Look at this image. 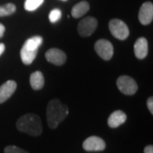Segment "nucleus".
<instances>
[{
  "label": "nucleus",
  "instance_id": "obj_14",
  "mask_svg": "<svg viewBox=\"0 0 153 153\" xmlns=\"http://www.w3.org/2000/svg\"><path fill=\"white\" fill-rule=\"evenodd\" d=\"M30 84L34 90H39L43 88L44 85V74L41 71H34L30 76Z\"/></svg>",
  "mask_w": 153,
  "mask_h": 153
},
{
  "label": "nucleus",
  "instance_id": "obj_16",
  "mask_svg": "<svg viewBox=\"0 0 153 153\" xmlns=\"http://www.w3.org/2000/svg\"><path fill=\"white\" fill-rule=\"evenodd\" d=\"M16 11V6L12 3H8L4 5L0 6V17L11 16Z\"/></svg>",
  "mask_w": 153,
  "mask_h": 153
},
{
  "label": "nucleus",
  "instance_id": "obj_17",
  "mask_svg": "<svg viewBox=\"0 0 153 153\" xmlns=\"http://www.w3.org/2000/svg\"><path fill=\"white\" fill-rule=\"evenodd\" d=\"M44 0H26L24 8L27 11H34L43 4Z\"/></svg>",
  "mask_w": 153,
  "mask_h": 153
},
{
  "label": "nucleus",
  "instance_id": "obj_22",
  "mask_svg": "<svg viewBox=\"0 0 153 153\" xmlns=\"http://www.w3.org/2000/svg\"><path fill=\"white\" fill-rule=\"evenodd\" d=\"M4 32H5V27L2 23H0V38L4 36Z\"/></svg>",
  "mask_w": 153,
  "mask_h": 153
},
{
  "label": "nucleus",
  "instance_id": "obj_10",
  "mask_svg": "<svg viewBox=\"0 0 153 153\" xmlns=\"http://www.w3.org/2000/svg\"><path fill=\"white\" fill-rule=\"evenodd\" d=\"M153 20V4L152 2H146L139 10V21L142 25H149Z\"/></svg>",
  "mask_w": 153,
  "mask_h": 153
},
{
  "label": "nucleus",
  "instance_id": "obj_3",
  "mask_svg": "<svg viewBox=\"0 0 153 153\" xmlns=\"http://www.w3.org/2000/svg\"><path fill=\"white\" fill-rule=\"evenodd\" d=\"M43 44V38L41 36H34L28 38L22 46L20 55L22 62L25 65H30L36 59L38 49Z\"/></svg>",
  "mask_w": 153,
  "mask_h": 153
},
{
  "label": "nucleus",
  "instance_id": "obj_12",
  "mask_svg": "<svg viewBox=\"0 0 153 153\" xmlns=\"http://www.w3.org/2000/svg\"><path fill=\"white\" fill-rule=\"evenodd\" d=\"M134 52L136 58L143 60L148 54V42L146 38H140L137 39L134 45Z\"/></svg>",
  "mask_w": 153,
  "mask_h": 153
},
{
  "label": "nucleus",
  "instance_id": "obj_7",
  "mask_svg": "<svg viewBox=\"0 0 153 153\" xmlns=\"http://www.w3.org/2000/svg\"><path fill=\"white\" fill-rule=\"evenodd\" d=\"M94 50L97 55L104 60H110L114 53L113 45L106 39H100L94 44Z\"/></svg>",
  "mask_w": 153,
  "mask_h": 153
},
{
  "label": "nucleus",
  "instance_id": "obj_2",
  "mask_svg": "<svg viewBox=\"0 0 153 153\" xmlns=\"http://www.w3.org/2000/svg\"><path fill=\"white\" fill-rule=\"evenodd\" d=\"M19 131L26 133L32 136H39L43 132V126L40 117L34 113H27L22 116L16 122Z\"/></svg>",
  "mask_w": 153,
  "mask_h": 153
},
{
  "label": "nucleus",
  "instance_id": "obj_21",
  "mask_svg": "<svg viewBox=\"0 0 153 153\" xmlns=\"http://www.w3.org/2000/svg\"><path fill=\"white\" fill-rule=\"evenodd\" d=\"M144 153H153V146L152 145L146 146L144 150Z\"/></svg>",
  "mask_w": 153,
  "mask_h": 153
},
{
  "label": "nucleus",
  "instance_id": "obj_19",
  "mask_svg": "<svg viewBox=\"0 0 153 153\" xmlns=\"http://www.w3.org/2000/svg\"><path fill=\"white\" fill-rule=\"evenodd\" d=\"M4 153H29L27 151L16 146H8L4 148Z\"/></svg>",
  "mask_w": 153,
  "mask_h": 153
},
{
  "label": "nucleus",
  "instance_id": "obj_5",
  "mask_svg": "<svg viewBox=\"0 0 153 153\" xmlns=\"http://www.w3.org/2000/svg\"><path fill=\"white\" fill-rule=\"evenodd\" d=\"M117 86L123 94L133 95L138 90V85L134 78L128 76H121L117 80Z\"/></svg>",
  "mask_w": 153,
  "mask_h": 153
},
{
  "label": "nucleus",
  "instance_id": "obj_13",
  "mask_svg": "<svg viewBox=\"0 0 153 153\" xmlns=\"http://www.w3.org/2000/svg\"><path fill=\"white\" fill-rule=\"evenodd\" d=\"M127 120V115L120 110L115 111L111 114L110 115L107 120V123L110 128H117L123 123H124Z\"/></svg>",
  "mask_w": 153,
  "mask_h": 153
},
{
  "label": "nucleus",
  "instance_id": "obj_4",
  "mask_svg": "<svg viewBox=\"0 0 153 153\" xmlns=\"http://www.w3.org/2000/svg\"><path fill=\"white\" fill-rule=\"evenodd\" d=\"M109 30L112 36L119 40H125L129 36L127 24L119 19H112L109 22Z\"/></svg>",
  "mask_w": 153,
  "mask_h": 153
},
{
  "label": "nucleus",
  "instance_id": "obj_23",
  "mask_svg": "<svg viewBox=\"0 0 153 153\" xmlns=\"http://www.w3.org/2000/svg\"><path fill=\"white\" fill-rule=\"evenodd\" d=\"M4 50H5V45L3 43H0V56L3 55Z\"/></svg>",
  "mask_w": 153,
  "mask_h": 153
},
{
  "label": "nucleus",
  "instance_id": "obj_9",
  "mask_svg": "<svg viewBox=\"0 0 153 153\" xmlns=\"http://www.w3.org/2000/svg\"><path fill=\"white\" fill-rule=\"evenodd\" d=\"M82 147L88 152H100L105 149V143L100 137L90 136L84 140Z\"/></svg>",
  "mask_w": 153,
  "mask_h": 153
},
{
  "label": "nucleus",
  "instance_id": "obj_18",
  "mask_svg": "<svg viewBox=\"0 0 153 153\" xmlns=\"http://www.w3.org/2000/svg\"><path fill=\"white\" fill-rule=\"evenodd\" d=\"M62 13L59 9H54L49 12V20L51 23H55V22H59L60 19L61 18Z\"/></svg>",
  "mask_w": 153,
  "mask_h": 153
},
{
  "label": "nucleus",
  "instance_id": "obj_8",
  "mask_svg": "<svg viewBox=\"0 0 153 153\" xmlns=\"http://www.w3.org/2000/svg\"><path fill=\"white\" fill-rule=\"evenodd\" d=\"M45 58L47 61L55 66H62L66 61V55L65 52L62 51L61 49L55 48L49 49L45 53Z\"/></svg>",
  "mask_w": 153,
  "mask_h": 153
},
{
  "label": "nucleus",
  "instance_id": "obj_1",
  "mask_svg": "<svg viewBox=\"0 0 153 153\" xmlns=\"http://www.w3.org/2000/svg\"><path fill=\"white\" fill-rule=\"evenodd\" d=\"M69 114L67 105L61 103L58 99H53L47 105V121L49 128H56Z\"/></svg>",
  "mask_w": 153,
  "mask_h": 153
},
{
  "label": "nucleus",
  "instance_id": "obj_6",
  "mask_svg": "<svg viewBox=\"0 0 153 153\" xmlns=\"http://www.w3.org/2000/svg\"><path fill=\"white\" fill-rule=\"evenodd\" d=\"M98 26L97 20L93 16H88L82 19L77 26V32L82 37H88L92 35Z\"/></svg>",
  "mask_w": 153,
  "mask_h": 153
},
{
  "label": "nucleus",
  "instance_id": "obj_24",
  "mask_svg": "<svg viewBox=\"0 0 153 153\" xmlns=\"http://www.w3.org/2000/svg\"><path fill=\"white\" fill-rule=\"evenodd\" d=\"M62 1H66V0H62Z\"/></svg>",
  "mask_w": 153,
  "mask_h": 153
},
{
  "label": "nucleus",
  "instance_id": "obj_20",
  "mask_svg": "<svg viewBox=\"0 0 153 153\" xmlns=\"http://www.w3.org/2000/svg\"><path fill=\"white\" fill-rule=\"evenodd\" d=\"M147 108L150 111L151 114H153V98L151 96L147 100Z\"/></svg>",
  "mask_w": 153,
  "mask_h": 153
},
{
  "label": "nucleus",
  "instance_id": "obj_11",
  "mask_svg": "<svg viewBox=\"0 0 153 153\" xmlns=\"http://www.w3.org/2000/svg\"><path fill=\"white\" fill-rule=\"evenodd\" d=\"M17 88L16 82L13 80H9L0 86V104L5 102L15 93Z\"/></svg>",
  "mask_w": 153,
  "mask_h": 153
},
{
  "label": "nucleus",
  "instance_id": "obj_15",
  "mask_svg": "<svg viewBox=\"0 0 153 153\" xmlns=\"http://www.w3.org/2000/svg\"><path fill=\"white\" fill-rule=\"evenodd\" d=\"M88 10H89V4L87 1H82L72 7L71 16L74 18H80L83 16Z\"/></svg>",
  "mask_w": 153,
  "mask_h": 153
}]
</instances>
